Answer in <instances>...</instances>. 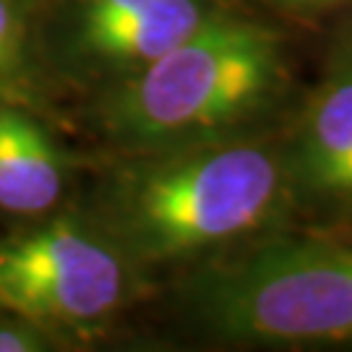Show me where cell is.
<instances>
[{
  "instance_id": "cell-10",
  "label": "cell",
  "mask_w": 352,
  "mask_h": 352,
  "mask_svg": "<svg viewBox=\"0 0 352 352\" xmlns=\"http://www.w3.org/2000/svg\"><path fill=\"white\" fill-rule=\"evenodd\" d=\"M47 347V337L37 324H29L16 316L0 318V352H34Z\"/></svg>"
},
{
  "instance_id": "cell-3",
  "label": "cell",
  "mask_w": 352,
  "mask_h": 352,
  "mask_svg": "<svg viewBox=\"0 0 352 352\" xmlns=\"http://www.w3.org/2000/svg\"><path fill=\"white\" fill-rule=\"evenodd\" d=\"M282 167L258 144H217L141 173L126 196L131 238L151 258L204 251L264 225Z\"/></svg>"
},
{
  "instance_id": "cell-5",
  "label": "cell",
  "mask_w": 352,
  "mask_h": 352,
  "mask_svg": "<svg viewBox=\"0 0 352 352\" xmlns=\"http://www.w3.org/2000/svg\"><path fill=\"white\" fill-rule=\"evenodd\" d=\"M63 160L47 131L19 107L0 102V209L45 214L63 193Z\"/></svg>"
},
{
  "instance_id": "cell-11",
  "label": "cell",
  "mask_w": 352,
  "mask_h": 352,
  "mask_svg": "<svg viewBox=\"0 0 352 352\" xmlns=\"http://www.w3.org/2000/svg\"><path fill=\"white\" fill-rule=\"evenodd\" d=\"M285 3H305L308 6V3H329V0H285Z\"/></svg>"
},
{
  "instance_id": "cell-8",
  "label": "cell",
  "mask_w": 352,
  "mask_h": 352,
  "mask_svg": "<svg viewBox=\"0 0 352 352\" xmlns=\"http://www.w3.org/2000/svg\"><path fill=\"white\" fill-rule=\"evenodd\" d=\"M32 81L29 3L0 0V102L26 100Z\"/></svg>"
},
{
  "instance_id": "cell-1",
  "label": "cell",
  "mask_w": 352,
  "mask_h": 352,
  "mask_svg": "<svg viewBox=\"0 0 352 352\" xmlns=\"http://www.w3.org/2000/svg\"><path fill=\"white\" fill-rule=\"evenodd\" d=\"M279 76L282 55L269 29L214 13L173 50L139 65L113 97L107 120L139 146L186 144L251 115Z\"/></svg>"
},
{
  "instance_id": "cell-9",
  "label": "cell",
  "mask_w": 352,
  "mask_h": 352,
  "mask_svg": "<svg viewBox=\"0 0 352 352\" xmlns=\"http://www.w3.org/2000/svg\"><path fill=\"white\" fill-rule=\"evenodd\" d=\"M149 0H84L81 8V39L97 34L107 26L118 24L136 13Z\"/></svg>"
},
{
  "instance_id": "cell-6",
  "label": "cell",
  "mask_w": 352,
  "mask_h": 352,
  "mask_svg": "<svg viewBox=\"0 0 352 352\" xmlns=\"http://www.w3.org/2000/svg\"><path fill=\"white\" fill-rule=\"evenodd\" d=\"M298 157L308 188L352 204V74L329 84L316 100Z\"/></svg>"
},
{
  "instance_id": "cell-4",
  "label": "cell",
  "mask_w": 352,
  "mask_h": 352,
  "mask_svg": "<svg viewBox=\"0 0 352 352\" xmlns=\"http://www.w3.org/2000/svg\"><path fill=\"white\" fill-rule=\"evenodd\" d=\"M126 264L81 222L52 219L0 240V314L29 324H97L126 295Z\"/></svg>"
},
{
  "instance_id": "cell-7",
  "label": "cell",
  "mask_w": 352,
  "mask_h": 352,
  "mask_svg": "<svg viewBox=\"0 0 352 352\" xmlns=\"http://www.w3.org/2000/svg\"><path fill=\"white\" fill-rule=\"evenodd\" d=\"M212 16L206 0H149L128 19L81 42L102 60L139 68L173 50Z\"/></svg>"
},
{
  "instance_id": "cell-2",
  "label": "cell",
  "mask_w": 352,
  "mask_h": 352,
  "mask_svg": "<svg viewBox=\"0 0 352 352\" xmlns=\"http://www.w3.org/2000/svg\"><path fill=\"white\" fill-rule=\"evenodd\" d=\"M196 311L232 342H352V248L277 243L199 279Z\"/></svg>"
}]
</instances>
